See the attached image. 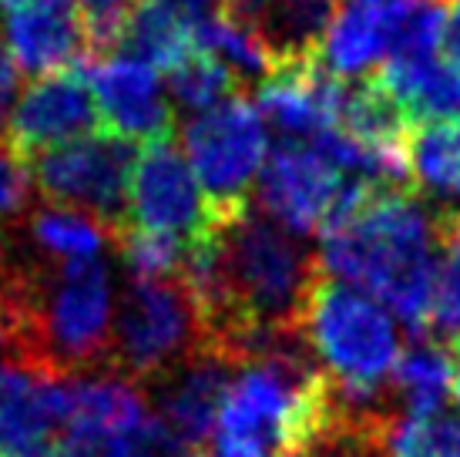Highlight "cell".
<instances>
[{
    "label": "cell",
    "mask_w": 460,
    "mask_h": 457,
    "mask_svg": "<svg viewBox=\"0 0 460 457\" xmlns=\"http://www.w3.org/2000/svg\"><path fill=\"white\" fill-rule=\"evenodd\" d=\"M320 266L353 290H367L417 336H430L440 242L434 212L413 189L357 182L320 232Z\"/></svg>",
    "instance_id": "1"
},
{
    "label": "cell",
    "mask_w": 460,
    "mask_h": 457,
    "mask_svg": "<svg viewBox=\"0 0 460 457\" xmlns=\"http://www.w3.org/2000/svg\"><path fill=\"white\" fill-rule=\"evenodd\" d=\"M299 333L343 400L367 404L390 397V377L403 346L394 313L373 296L323 273L309 292Z\"/></svg>",
    "instance_id": "2"
},
{
    "label": "cell",
    "mask_w": 460,
    "mask_h": 457,
    "mask_svg": "<svg viewBox=\"0 0 460 457\" xmlns=\"http://www.w3.org/2000/svg\"><path fill=\"white\" fill-rule=\"evenodd\" d=\"M115 286L111 269L98 259L61 263L38 292L34 317V370L71 377L111 356Z\"/></svg>",
    "instance_id": "3"
},
{
    "label": "cell",
    "mask_w": 460,
    "mask_h": 457,
    "mask_svg": "<svg viewBox=\"0 0 460 457\" xmlns=\"http://www.w3.org/2000/svg\"><path fill=\"white\" fill-rule=\"evenodd\" d=\"M202 354V323L181 280H131L115 306L111 360L121 373L152 381Z\"/></svg>",
    "instance_id": "4"
},
{
    "label": "cell",
    "mask_w": 460,
    "mask_h": 457,
    "mask_svg": "<svg viewBox=\"0 0 460 457\" xmlns=\"http://www.w3.org/2000/svg\"><path fill=\"white\" fill-rule=\"evenodd\" d=\"M181 141L212 216L249 205V189L269 158V131L256 104L232 94L195 114L181 131Z\"/></svg>",
    "instance_id": "5"
},
{
    "label": "cell",
    "mask_w": 460,
    "mask_h": 457,
    "mask_svg": "<svg viewBox=\"0 0 460 457\" xmlns=\"http://www.w3.org/2000/svg\"><path fill=\"white\" fill-rule=\"evenodd\" d=\"M135 145L111 131L67 141L31 158L34 185L51 205L98 219L115 232L128 212V185L135 168Z\"/></svg>",
    "instance_id": "6"
},
{
    "label": "cell",
    "mask_w": 460,
    "mask_h": 457,
    "mask_svg": "<svg viewBox=\"0 0 460 457\" xmlns=\"http://www.w3.org/2000/svg\"><path fill=\"white\" fill-rule=\"evenodd\" d=\"M259 202L296 236L323 232L359 178L343 175L313 141H279L259 172Z\"/></svg>",
    "instance_id": "7"
},
{
    "label": "cell",
    "mask_w": 460,
    "mask_h": 457,
    "mask_svg": "<svg viewBox=\"0 0 460 457\" xmlns=\"http://www.w3.org/2000/svg\"><path fill=\"white\" fill-rule=\"evenodd\" d=\"M128 216L131 226L181 242H195L212 226V209L199 189V178L172 139L148 141L135 158Z\"/></svg>",
    "instance_id": "8"
},
{
    "label": "cell",
    "mask_w": 460,
    "mask_h": 457,
    "mask_svg": "<svg viewBox=\"0 0 460 457\" xmlns=\"http://www.w3.org/2000/svg\"><path fill=\"white\" fill-rule=\"evenodd\" d=\"M102 125V114L94 104L91 81L81 67H67L58 75L34 77L7 114L4 141L17 148L24 158L88 139Z\"/></svg>",
    "instance_id": "9"
},
{
    "label": "cell",
    "mask_w": 460,
    "mask_h": 457,
    "mask_svg": "<svg viewBox=\"0 0 460 457\" xmlns=\"http://www.w3.org/2000/svg\"><path fill=\"white\" fill-rule=\"evenodd\" d=\"M94 91V104L102 125L125 141L141 139L145 145L158 139H172L175 112L168 104L162 77L138 58L115 54L94 67L88 77Z\"/></svg>",
    "instance_id": "10"
},
{
    "label": "cell",
    "mask_w": 460,
    "mask_h": 457,
    "mask_svg": "<svg viewBox=\"0 0 460 457\" xmlns=\"http://www.w3.org/2000/svg\"><path fill=\"white\" fill-rule=\"evenodd\" d=\"M65 377L0 363V457H31L54 451L61 437Z\"/></svg>",
    "instance_id": "11"
},
{
    "label": "cell",
    "mask_w": 460,
    "mask_h": 457,
    "mask_svg": "<svg viewBox=\"0 0 460 457\" xmlns=\"http://www.w3.org/2000/svg\"><path fill=\"white\" fill-rule=\"evenodd\" d=\"M232 370L218 356L199 354L158 377V420L195 454H205L216 434Z\"/></svg>",
    "instance_id": "12"
},
{
    "label": "cell",
    "mask_w": 460,
    "mask_h": 457,
    "mask_svg": "<svg viewBox=\"0 0 460 457\" xmlns=\"http://www.w3.org/2000/svg\"><path fill=\"white\" fill-rule=\"evenodd\" d=\"M7 48L21 71L34 77L81 67L84 38L75 0H34L7 13Z\"/></svg>",
    "instance_id": "13"
},
{
    "label": "cell",
    "mask_w": 460,
    "mask_h": 457,
    "mask_svg": "<svg viewBox=\"0 0 460 457\" xmlns=\"http://www.w3.org/2000/svg\"><path fill=\"white\" fill-rule=\"evenodd\" d=\"M145 417V397L125 377H65L61 441H111Z\"/></svg>",
    "instance_id": "14"
},
{
    "label": "cell",
    "mask_w": 460,
    "mask_h": 457,
    "mask_svg": "<svg viewBox=\"0 0 460 457\" xmlns=\"http://www.w3.org/2000/svg\"><path fill=\"white\" fill-rule=\"evenodd\" d=\"M384 58H390V0H340L320 44L323 67L359 81Z\"/></svg>",
    "instance_id": "15"
},
{
    "label": "cell",
    "mask_w": 460,
    "mask_h": 457,
    "mask_svg": "<svg viewBox=\"0 0 460 457\" xmlns=\"http://www.w3.org/2000/svg\"><path fill=\"white\" fill-rule=\"evenodd\" d=\"M373 77L394 94L410 121L460 118V71L444 54L390 58Z\"/></svg>",
    "instance_id": "16"
},
{
    "label": "cell",
    "mask_w": 460,
    "mask_h": 457,
    "mask_svg": "<svg viewBox=\"0 0 460 457\" xmlns=\"http://www.w3.org/2000/svg\"><path fill=\"white\" fill-rule=\"evenodd\" d=\"M128 58H138L155 71H172L199 51V13L179 0H141L125 40Z\"/></svg>",
    "instance_id": "17"
},
{
    "label": "cell",
    "mask_w": 460,
    "mask_h": 457,
    "mask_svg": "<svg viewBox=\"0 0 460 457\" xmlns=\"http://www.w3.org/2000/svg\"><path fill=\"white\" fill-rule=\"evenodd\" d=\"M390 394L403 417H420L444 410L454 397V367L447 343L434 336H417L413 346L400 350V360L390 377Z\"/></svg>",
    "instance_id": "18"
},
{
    "label": "cell",
    "mask_w": 460,
    "mask_h": 457,
    "mask_svg": "<svg viewBox=\"0 0 460 457\" xmlns=\"http://www.w3.org/2000/svg\"><path fill=\"white\" fill-rule=\"evenodd\" d=\"M407 168L413 189H423L444 205L460 199V118L410 128Z\"/></svg>",
    "instance_id": "19"
},
{
    "label": "cell",
    "mask_w": 460,
    "mask_h": 457,
    "mask_svg": "<svg viewBox=\"0 0 460 457\" xmlns=\"http://www.w3.org/2000/svg\"><path fill=\"white\" fill-rule=\"evenodd\" d=\"M31 242L51 259L77 263V259H98L111 242V228L65 205H44L31 216Z\"/></svg>",
    "instance_id": "20"
},
{
    "label": "cell",
    "mask_w": 460,
    "mask_h": 457,
    "mask_svg": "<svg viewBox=\"0 0 460 457\" xmlns=\"http://www.w3.org/2000/svg\"><path fill=\"white\" fill-rule=\"evenodd\" d=\"M440 242V282H437L430 336L440 343L460 340V205H440L434 212Z\"/></svg>",
    "instance_id": "21"
},
{
    "label": "cell",
    "mask_w": 460,
    "mask_h": 457,
    "mask_svg": "<svg viewBox=\"0 0 460 457\" xmlns=\"http://www.w3.org/2000/svg\"><path fill=\"white\" fill-rule=\"evenodd\" d=\"M239 88L243 85L235 81L229 67L218 58H212L208 51H202V48L168 71V94H172V102L195 114L208 112V108L222 104L226 98H232V94H239Z\"/></svg>",
    "instance_id": "22"
},
{
    "label": "cell",
    "mask_w": 460,
    "mask_h": 457,
    "mask_svg": "<svg viewBox=\"0 0 460 457\" xmlns=\"http://www.w3.org/2000/svg\"><path fill=\"white\" fill-rule=\"evenodd\" d=\"M111 242L118 246L121 263L128 266L135 280H179L189 246H192V242L148 232V228H138L131 222H121L111 232Z\"/></svg>",
    "instance_id": "23"
},
{
    "label": "cell",
    "mask_w": 460,
    "mask_h": 457,
    "mask_svg": "<svg viewBox=\"0 0 460 457\" xmlns=\"http://www.w3.org/2000/svg\"><path fill=\"white\" fill-rule=\"evenodd\" d=\"M447 4L450 0H390V58L437 54L447 24Z\"/></svg>",
    "instance_id": "24"
},
{
    "label": "cell",
    "mask_w": 460,
    "mask_h": 457,
    "mask_svg": "<svg viewBox=\"0 0 460 457\" xmlns=\"http://www.w3.org/2000/svg\"><path fill=\"white\" fill-rule=\"evenodd\" d=\"M386 457H460V414L437 410L400 417L390 434Z\"/></svg>",
    "instance_id": "25"
},
{
    "label": "cell",
    "mask_w": 460,
    "mask_h": 457,
    "mask_svg": "<svg viewBox=\"0 0 460 457\" xmlns=\"http://www.w3.org/2000/svg\"><path fill=\"white\" fill-rule=\"evenodd\" d=\"M141 0H75L88 58H115Z\"/></svg>",
    "instance_id": "26"
},
{
    "label": "cell",
    "mask_w": 460,
    "mask_h": 457,
    "mask_svg": "<svg viewBox=\"0 0 460 457\" xmlns=\"http://www.w3.org/2000/svg\"><path fill=\"white\" fill-rule=\"evenodd\" d=\"M34 195V168L31 158L0 139V219H17L27 212Z\"/></svg>",
    "instance_id": "27"
},
{
    "label": "cell",
    "mask_w": 460,
    "mask_h": 457,
    "mask_svg": "<svg viewBox=\"0 0 460 457\" xmlns=\"http://www.w3.org/2000/svg\"><path fill=\"white\" fill-rule=\"evenodd\" d=\"M444 48H447V58L454 67L460 71V0H450L447 4V24H444Z\"/></svg>",
    "instance_id": "28"
},
{
    "label": "cell",
    "mask_w": 460,
    "mask_h": 457,
    "mask_svg": "<svg viewBox=\"0 0 460 457\" xmlns=\"http://www.w3.org/2000/svg\"><path fill=\"white\" fill-rule=\"evenodd\" d=\"M17 61H13V54H11V48L0 40V102L7 104L11 102V94L17 91Z\"/></svg>",
    "instance_id": "29"
},
{
    "label": "cell",
    "mask_w": 460,
    "mask_h": 457,
    "mask_svg": "<svg viewBox=\"0 0 460 457\" xmlns=\"http://www.w3.org/2000/svg\"><path fill=\"white\" fill-rule=\"evenodd\" d=\"M27 4H34V0H0V7L11 13V11H17V7H27Z\"/></svg>",
    "instance_id": "30"
},
{
    "label": "cell",
    "mask_w": 460,
    "mask_h": 457,
    "mask_svg": "<svg viewBox=\"0 0 460 457\" xmlns=\"http://www.w3.org/2000/svg\"><path fill=\"white\" fill-rule=\"evenodd\" d=\"M179 4H202V0H179Z\"/></svg>",
    "instance_id": "31"
}]
</instances>
